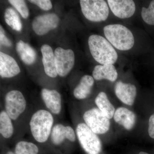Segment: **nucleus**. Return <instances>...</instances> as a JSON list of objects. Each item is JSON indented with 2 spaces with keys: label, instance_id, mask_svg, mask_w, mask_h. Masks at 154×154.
I'll return each mask as SVG.
<instances>
[{
  "label": "nucleus",
  "instance_id": "nucleus-26",
  "mask_svg": "<svg viewBox=\"0 0 154 154\" xmlns=\"http://www.w3.org/2000/svg\"><path fill=\"white\" fill-rule=\"evenodd\" d=\"M29 2L38 6L44 11H49L52 8V3L49 0H30Z\"/></svg>",
  "mask_w": 154,
  "mask_h": 154
},
{
  "label": "nucleus",
  "instance_id": "nucleus-12",
  "mask_svg": "<svg viewBox=\"0 0 154 154\" xmlns=\"http://www.w3.org/2000/svg\"><path fill=\"white\" fill-rule=\"evenodd\" d=\"M20 72V69L16 60L11 56L0 52V75L3 78H11Z\"/></svg>",
  "mask_w": 154,
  "mask_h": 154
},
{
  "label": "nucleus",
  "instance_id": "nucleus-23",
  "mask_svg": "<svg viewBox=\"0 0 154 154\" xmlns=\"http://www.w3.org/2000/svg\"><path fill=\"white\" fill-rule=\"evenodd\" d=\"M15 152L16 154H37L38 149L32 143L22 141L16 145Z\"/></svg>",
  "mask_w": 154,
  "mask_h": 154
},
{
  "label": "nucleus",
  "instance_id": "nucleus-5",
  "mask_svg": "<svg viewBox=\"0 0 154 154\" xmlns=\"http://www.w3.org/2000/svg\"><path fill=\"white\" fill-rule=\"evenodd\" d=\"M76 131L79 141L87 153L99 154L101 152L102 144L100 139L87 125L80 123Z\"/></svg>",
  "mask_w": 154,
  "mask_h": 154
},
{
  "label": "nucleus",
  "instance_id": "nucleus-29",
  "mask_svg": "<svg viewBox=\"0 0 154 154\" xmlns=\"http://www.w3.org/2000/svg\"><path fill=\"white\" fill-rule=\"evenodd\" d=\"M139 154H148L147 153L145 152H140Z\"/></svg>",
  "mask_w": 154,
  "mask_h": 154
},
{
  "label": "nucleus",
  "instance_id": "nucleus-14",
  "mask_svg": "<svg viewBox=\"0 0 154 154\" xmlns=\"http://www.w3.org/2000/svg\"><path fill=\"white\" fill-rule=\"evenodd\" d=\"M41 51L45 74L51 78H56L58 74L56 66L55 55L52 48L49 45H43L41 48Z\"/></svg>",
  "mask_w": 154,
  "mask_h": 154
},
{
  "label": "nucleus",
  "instance_id": "nucleus-17",
  "mask_svg": "<svg viewBox=\"0 0 154 154\" xmlns=\"http://www.w3.org/2000/svg\"><path fill=\"white\" fill-rule=\"evenodd\" d=\"M93 75L96 80L106 79L114 82L117 79L118 73L113 64L102 65L94 67Z\"/></svg>",
  "mask_w": 154,
  "mask_h": 154
},
{
  "label": "nucleus",
  "instance_id": "nucleus-24",
  "mask_svg": "<svg viewBox=\"0 0 154 154\" xmlns=\"http://www.w3.org/2000/svg\"><path fill=\"white\" fill-rule=\"evenodd\" d=\"M141 16L146 24L154 25V0L151 2L148 8H142Z\"/></svg>",
  "mask_w": 154,
  "mask_h": 154
},
{
  "label": "nucleus",
  "instance_id": "nucleus-10",
  "mask_svg": "<svg viewBox=\"0 0 154 154\" xmlns=\"http://www.w3.org/2000/svg\"><path fill=\"white\" fill-rule=\"evenodd\" d=\"M107 2L112 13L120 19L129 18L135 12V5L132 0H108Z\"/></svg>",
  "mask_w": 154,
  "mask_h": 154
},
{
  "label": "nucleus",
  "instance_id": "nucleus-27",
  "mask_svg": "<svg viewBox=\"0 0 154 154\" xmlns=\"http://www.w3.org/2000/svg\"><path fill=\"white\" fill-rule=\"evenodd\" d=\"M0 43L1 45L7 47H11L12 45L11 40L6 36L5 32L2 25L0 26Z\"/></svg>",
  "mask_w": 154,
  "mask_h": 154
},
{
  "label": "nucleus",
  "instance_id": "nucleus-18",
  "mask_svg": "<svg viewBox=\"0 0 154 154\" xmlns=\"http://www.w3.org/2000/svg\"><path fill=\"white\" fill-rule=\"evenodd\" d=\"M16 50L21 60L26 64L30 65L36 61V51L28 43L20 40L17 44Z\"/></svg>",
  "mask_w": 154,
  "mask_h": 154
},
{
  "label": "nucleus",
  "instance_id": "nucleus-19",
  "mask_svg": "<svg viewBox=\"0 0 154 154\" xmlns=\"http://www.w3.org/2000/svg\"><path fill=\"white\" fill-rule=\"evenodd\" d=\"M94 83L93 77L89 75L83 76L79 84L74 90V96L77 99H86L91 94Z\"/></svg>",
  "mask_w": 154,
  "mask_h": 154
},
{
  "label": "nucleus",
  "instance_id": "nucleus-25",
  "mask_svg": "<svg viewBox=\"0 0 154 154\" xmlns=\"http://www.w3.org/2000/svg\"><path fill=\"white\" fill-rule=\"evenodd\" d=\"M8 2L18 11L24 19L28 18L29 11L26 3L22 0H9Z\"/></svg>",
  "mask_w": 154,
  "mask_h": 154
},
{
  "label": "nucleus",
  "instance_id": "nucleus-4",
  "mask_svg": "<svg viewBox=\"0 0 154 154\" xmlns=\"http://www.w3.org/2000/svg\"><path fill=\"white\" fill-rule=\"evenodd\" d=\"M81 10L88 20L94 22L105 21L108 18L109 10L107 3L103 0H81Z\"/></svg>",
  "mask_w": 154,
  "mask_h": 154
},
{
  "label": "nucleus",
  "instance_id": "nucleus-11",
  "mask_svg": "<svg viewBox=\"0 0 154 154\" xmlns=\"http://www.w3.org/2000/svg\"><path fill=\"white\" fill-rule=\"evenodd\" d=\"M114 91L121 102L130 106L133 105L137 95V89L134 85L119 81L116 84Z\"/></svg>",
  "mask_w": 154,
  "mask_h": 154
},
{
  "label": "nucleus",
  "instance_id": "nucleus-21",
  "mask_svg": "<svg viewBox=\"0 0 154 154\" xmlns=\"http://www.w3.org/2000/svg\"><path fill=\"white\" fill-rule=\"evenodd\" d=\"M11 117L5 111L0 113V133L3 137L9 138L14 133V127Z\"/></svg>",
  "mask_w": 154,
  "mask_h": 154
},
{
  "label": "nucleus",
  "instance_id": "nucleus-8",
  "mask_svg": "<svg viewBox=\"0 0 154 154\" xmlns=\"http://www.w3.org/2000/svg\"><path fill=\"white\" fill-rule=\"evenodd\" d=\"M54 54L57 74L61 77L65 76L74 66V53L71 49L58 47L55 50Z\"/></svg>",
  "mask_w": 154,
  "mask_h": 154
},
{
  "label": "nucleus",
  "instance_id": "nucleus-13",
  "mask_svg": "<svg viewBox=\"0 0 154 154\" xmlns=\"http://www.w3.org/2000/svg\"><path fill=\"white\" fill-rule=\"evenodd\" d=\"M66 139L72 142L75 140V134L74 130L70 126H65L60 124L56 125L51 132V140L53 143L56 145H59Z\"/></svg>",
  "mask_w": 154,
  "mask_h": 154
},
{
  "label": "nucleus",
  "instance_id": "nucleus-6",
  "mask_svg": "<svg viewBox=\"0 0 154 154\" xmlns=\"http://www.w3.org/2000/svg\"><path fill=\"white\" fill-rule=\"evenodd\" d=\"M83 118L85 124L96 134H103L109 130L110 119L99 108H92L86 111Z\"/></svg>",
  "mask_w": 154,
  "mask_h": 154
},
{
  "label": "nucleus",
  "instance_id": "nucleus-20",
  "mask_svg": "<svg viewBox=\"0 0 154 154\" xmlns=\"http://www.w3.org/2000/svg\"><path fill=\"white\" fill-rule=\"evenodd\" d=\"M95 103L100 111L109 119L113 117L115 113V108L108 100L105 93L101 92L99 93L95 99Z\"/></svg>",
  "mask_w": 154,
  "mask_h": 154
},
{
  "label": "nucleus",
  "instance_id": "nucleus-28",
  "mask_svg": "<svg viewBox=\"0 0 154 154\" xmlns=\"http://www.w3.org/2000/svg\"><path fill=\"white\" fill-rule=\"evenodd\" d=\"M148 133L149 136L154 139V114L151 116L149 119Z\"/></svg>",
  "mask_w": 154,
  "mask_h": 154
},
{
  "label": "nucleus",
  "instance_id": "nucleus-15",
  "mask_svg": "<svg viewBox=\"0 0 154 154\" xmlns=\"http://www.w3.org/2000/svg\"><path fill=\"white\" fill-rule=\"evenodd\" d=\"M41 96L45 106L51 112L55 114L60 113L61 99L60 94L57 91L44 88L42 90Z\"/></svg>",
  "mask_w": 154,
  "mask_h": 154
},
{
  "label": "nucleus",
  "instance_id": "nucleus-2",
  "mask_svg": "<svg viewBox=\"0 0 154 154\" xmlns=\"http://www.w3.org/2000/svg\"><path fill=\"white\" fill-rule=\"evenodd\" d=\"M103 30L107 40L116 49L128 51L133 47L134 38L132 33L124 25H107Z\"/></svg>",
  "mask_w": 154,
  "mask_h": 154
},
{
  "label": "nucleus",
  "instance_id": "nucleus-9",
  "mask_svg": "<svg viewBox=\"0 0 154 154\" xmlns=\"http://www.w3.org/2000/svg\"><path fill=\"white\" fill-rule=\"evenodd\" d=\"M60 19L53 13L43 14L36 17L32 22L33 31L38 35H44L57 27Z\"/></svg>",
  "mask_w": 154,
  "mask_h": 154
},
{
  "label": "nucleus",
  "instance_id": "nucleus-22",
  "mask_svg": "<svg viewBox=\"0 0 154 154\" xmlns=\"http://www.w3.org/2000/svg\"><path fill=\"white\" fill-rule=\"evenodd\" d=\"M5 21L12 29L17 31L22 30V24L19 15L14 9H6L5 13Z\"/></svg>",
  "mask_w": 154,
  "mask_h": 154
},
{
  "label": "nucleus",
  "instance_id": "nucleus-16",
  "mask_svg": "<svg viewBox=\"0 0 154 154\" xmlns=\"http://www.w3.org/2000/svg\"><path fill=\"white\" fill-rule=\"evenodd\" d=\"M113 118L116 122L124 127L127 130L132 129L136 120L135 114L124 107H119L116 110Z\"/></svg>",
  "mask_w": 154,
  "mask_h": 154
},
{
  "label": "nucleus",
  "instance_id": "nucleus-7",
  "mask_svg": "<svg viewBox=\"0 0 154 154\" xmlns=\"http://www.w3.org/2000/svg\"><path fill=\"white\" fill-rule=\"evenodd\" d=\"M26 102L20 91H11L6 94L5 98V111L11 119L16 120L25 111Z\"/></svg>",
  "mask_w": 154,
  "mask_h": 154
},
{
  "label": "nucleus",
  "instance_id": "nucleus-1",
  "mask_svg": "<svg viewBox=\"0 0 154 154\" xmlns=\"http://www.w3.org/2000/svg\"><path fill=\"white\" fill-rule=\"evenodd\" d=\"M88 45L92 56L99 63L113 64L117 61V52L113 45L103 36L91 35L88 39Z\"/></svg>",
  "mask_w": 154,
  "mask_h": 154
},
{
  "label": "nucleus",
  "instance_id": "nucleus-3",
  "mask_svg": "<svg viewBox=\"0 0 154 154\" xmlns=\"http://www.w3.org/2000/svg\"><path fill=\"white\" fill-rule=\"evenodd\" d=\"M54 123L51 113L45 110L35 112L31 117L30 122V131L35 140L44 143L48 140Z\"/></svg>",
  "mask_w": 154,
  "mask_h": 154
},
{
  "label": "nucleus",
  "instance_id": "nucleus-30",
  "mask_svg": "<svg viewBox=\"0 0 154 154\" xmlns=\"http://www.w3.org/2000/svg\"><path fill=\"white\" fill-rule=\"evenodd\" d=\"M6 154H14V152H7Z\"/></svg>",
  "mask_w": 154,
  "mask_h": 154
}]
</instances>
